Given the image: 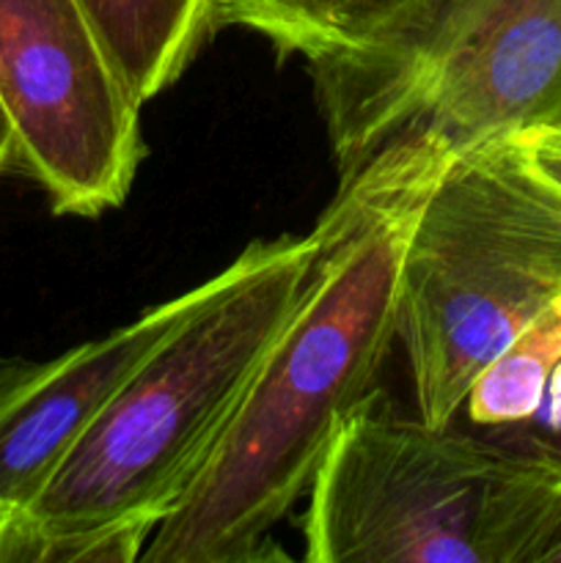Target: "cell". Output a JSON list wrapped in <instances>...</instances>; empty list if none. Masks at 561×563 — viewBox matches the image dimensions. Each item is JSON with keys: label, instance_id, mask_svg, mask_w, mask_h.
Listing matches in <instances>:
<instances>
[{"label": "cell", "instance_id": "obj_1", "mask_svg": "<svg viewBox=\"0 0 561 563\" xmlns=\"http://www.w3.org/2000/svg\"><path fill=\"white\" fill-rule=\"evenodd\" d=\"M449 152L402 137L339 181L289 322L143 563L278 559L273 531L308 495L341 423L377 388L396 341L407 240Z\"/></svg>", "mask_w": 561, "mask_h": 563}, {"label": "cell", "instance_id": "obj_2", "mask_svg": "<svg viewBox=\"0 0 561 563\" xmlns=\"http://www.w3.org/2000/svg\"><path fill=\"white\" fill-rule=\"evenodd\" d=\"M319 234L251 242L143 361L42 493L0 517V563H132L212 456L311 280Z\"/></svg>", "mask_w": 561, "mask_h": 563}, {"label": "cell", "instance_id": "obj_3", "mask_svg": "<svg viewBox=\"0 0 561 563\" xmlns=\"http://www.w3.org/2000/svg\"><path fill=\"white\" fill-rule=\"evenodd\" d=\"M559 504L553 451L435 427L374 388L308 487L302 559L539 563Z\"/></svg>", "mask_w": 561, "mask_h": 563}, {"label": "cell", "instance_id": "obj_4", "mask_svg": "<svg viewBox=\"0 0 561 563\" xmlns=\"http://www.w3.org/2000/svg\"><path fill=\"white\" fill-rule=\"evenodd\" d=\"M308 71L339 181L402 137L460 152L561 126V0H402Z\"/></svg>", "mask_w": 561, "mask_h": 563}, {"label": "cell", "instance_id": "obj_5", "mask_svg": "<svg viewBox=\"0 0 561 563\" xmlns=\"http://www.w3.org/2000/svg\"><path fill=\"white\" fill-rule=\"evenodd\" d=\"M561 295V190L515 137L446 159L410 231L396 341L416 412L449 427L479 374Z\"/></svg>", "mask_w": 561, "mask_h": 563}, {"label": "cell", "instance_id": "obj_6", "mask_svg": "<svg viewBox=\"0 0 561 563\" xmlns=\"http://www.w3.org/2000/svg\"><path fill=\"white\" fill-rule=\"evenodd\" d=\"M0 97L14 165L55 214L119 209L143 154L141 102L105 53L80 0H0Z\"/></svg>", "mask_w": 561, "mask_h": 563}, {"label": "cell", "instance_id": "obj_7", "mask_svg": "<svg viewBox=\"0 0 561 563\" xmlns=\"http://www.w3.org/2000/svg\"><path fill=\"white\" fill-rule=\"evenodd\" d=\"M207 280L47 361L0 363V517L25 509L121 385L201 306Z\"/></svg>", "mask_w": 561, "mask_h": 563}, {"label": "cell", "instance_id": "obj_8", "mask_svg": "<svg viewBox=\"0 0 561 563\" xmlns=\"http://www.w3.org/2000/svg\"><path fill=\"white\" fill-rule=\"evenodd\" d=\"M138 102L174 86L212 36V0H80Z\"/></svg>", "mask_w": 561, "mask_h": 563}, {"label": "cell", "instance_id": "obj_9", "mask_svg": "<svg viewBox=\"0 0 561 563\" xmlns=\"http://www.w3.org/2000/svg\"><path fill=\"white\" fill-rule=\"evenodd\" d=\"M402 0H212V36L245 27L278 55L314 64L372 31Z\"/></svg>", "mask_w": 561, "mask_h": 563}, {"label": "cell", "instance_id": "obj_10", "mask_svg": "<svg viewBox=\"0 0 561 563\" xmlns=\"http://www.w3.org/2000/svg\"><path fill=\"white\" fill-rule=\"evenodd\" d=\"M561 363V295L515 335L468 390L462 410L479 427H515L534 421L544 388Z\"/></svg>", "mask_w": 561, "mask_h": 563}, {"label": "cell", "instance_id": "obj_11", "mask_svg": "<svg viewBox=\"0 0 561 563\" xmlns=\"http://www.w3.org/2000/svg\"><path fill=\"white\" fill-rule=\"evenodd\" d=\"M526 163L537 170L542 179L561 190V126H539L515 135Z\"/></svg>", "mask_w": 561, "mask_h": 563}, {"label": "cell", "instance_id": "obj_12", "mask_svg": "<svg viewBox=\"0 0 561 563\" xmlns=\"http://www.w3.org/2000/svg\"><path fill=\"white\" fill-rule=\"evenodd\" d=\"M14 121H11L9 108H6L3 97H0V174L14 165Z\"/></svg>", "mask_w": 561, "mask_h": 563}, {"label": "cell", "instance_id": "obj_13", "mask_svg": "<svg viewBox=\"0 0 561 563\" xmlns=\"http://www.w3.org/2000/svg\"><path fill=\"white\" fill-rule=\"evenodd\" d=\"M548 451H553V449H548ZM553 454L559 456V465H561V451H553ZM539 563H561V504H559V511H556L553 528H550V533H548V542H544L542 553H539Z\"/></svg>", "mask_w": 561, "mask_h": 563}]
</instances>
